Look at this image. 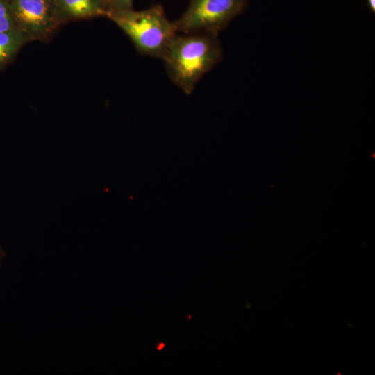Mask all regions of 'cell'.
Listing matches in <instances>:
<instances>
[{"label":"cell","mask_w":375,"mask_h":375,"mask_svg":"<svg viewBox=\"0 0 375 375\" xmlns=\"http://www.w3.org/2000/svg\"><path fill=\"white\" fill-rule=\"evenodd\" d=\"M19 31L31 40H46L65 19L56 0H8Z\"/></svg>","instance_id":"277c9868"},{"label":"cell","mask_w":375,"mask_h":375,"mask_svg":"<svg viewBox=\"0 0 375 375\" xmlns=\"http://www.w3.org/2000/svg\"><path fill=\"white\" fill-rule=\"evenodd\" d=\"M107 1L110 11L133 9V0H107Z\"/></svg>","instance_id":"ba28073f"},{"label":"cell","mask_w":375,"mask_h":375,"mask_svg":"<svg viewBox=\"0 0 375 375\" xmlns=\"http://www.w3.org/2000/svg\"><path fill=\"white\" fill-rule=\"evenodd\" d=\"M65 20L108 17L110 9L107 0H56Z\"/></svg>","instance_id":"5b68a950"},{"label":"cell","mask_w":375,"mask_h":375,"mask_svg":"<svg viewBox=\"0 0 375 375\" xmlns=\"http://www.w3.org/2000/svg\"><path fill=\"white\" fill-rule=\"evenodd\" d=\"M108 17L128 36L137 51L147 56L162 59L178 33L174 22L168 19L160 4L140 11L112 10Z\"/></svg>","instance_id":"7a4b0ae2"},{"label":"cell","mask_w":375,"mask_h":375,"mask_svg":"<svg viewBox=\"0 0 375 375\" xmlns=\"http://www.w3.org/2000/svg\"><path fill=\"white\" fill-rule=\"evenodd\" d=\"M17 29L8 0H0V33Z\"/></svg>","instance_id":"52a82bcc"},{"label":"cell","mask_w":375,"mask_h":375,"mask_svg":"<svg viewBox=\"0 0 375 375\" xmlns=\"http://www.w3.org/2000/svg\"><path fill=\"white\" fill-rule=\"evenodd\" d=\"M368 6L372 10V12H375V0H367Z\"/></svg>","instance_id":"9c48e42d"},{"label":"cell","mask_w":375,"mask_h":375,"mask_svg":"<svg viewBox=\"0 0 375 375\" xmlns=\"http://www.w3.org/2000/svg\"><path fill=\"white\" fill-rule=\"evenodd\" d=\"M247 5V0H190L187 10L174 22L177 33L217 37Z\"/></svg>","instance_id":"3957f363"},{"label":"cell","mask_w":375,"mask_h":375,"mask_svg":"<svg viewBox=\"0 0 375 375\" xmlns=\"http://www.w3.org/2000/svg\"><path fill=\"white\" fill-rule=\"evenodd\" d=\"M171 81L190 94L201 78L222 59L217 37L206 34H176L162 58Z\"/></svg>","instance_id":"6da1fadb"},{"label":"cell","mask_w":375,"mask_h":375,"mask_svg":"<svg viewBox=\"0 0 375 375\" xmlns=\"http://www.w3.org/2000/svg\"><path fill=\"white\" fill-rule=\"evenodd\" d=\"M26 42L28 38L19 29L0 33V70L11 62Z\"/></svg>","instance_id":"8992f818"}]
</instances>
